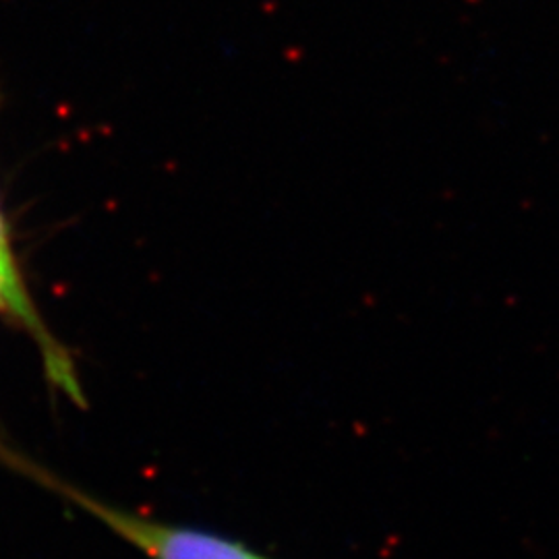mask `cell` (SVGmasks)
<instances>
[{"label": "cell", "instance_id": "cell-1", "mask_svg": "<svg viewBox=\"0 0 559 559\" xmlns=\"http://www.w3.org/2000/svg\"><path fill=\"white\" fill-rule=\"evenodd\" d=\"M81 503L154 559H263L233 540L135 519L96 501L81 500Z\"/></svg>", "mask_w": 559, "mask_h": 559}]
</instances>
